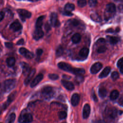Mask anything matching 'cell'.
I'll return each instance as SVG.
<instances>
[{
	"mask_svg": "<svg viewBox=\"0 0 123 123\" xmlns=\"http://www.w3.org/2000/svg\"><path fill=\"white\" fill-rule=\"evenodd\" d=\"M41 94L44 98L50 99L54 96V91L51 86H44L41 90Z\"/></svg>",
	"mask_w": 123,
	"mask_h": 123,
	"instance_id": "cell-3",
	"label": "cell"
},
{
	"mask_svg": "<svg viewBox=\"0 0 123 123\" xmlns=\"http://www.w3.org/2000/svg\"><path fill=\"white\" fill-rule=\"evenodd\" d=\"M102 64L99 62H97L93 64L90 68V72L92 74L98 73L102 68Z\"/></svg>",
	"mask_w": 123,
	"mask_h": 123,
	"instance_id": "cell-9",
	"label": "cell"
},
{
	"mask_svg": "<svg viewBox=\"0 0 123 123\" xmlns=\"http://www.w3.org/2000/svg\"><path fill=\"white\" fill-rule=\"evenodd\" d=\"M92 123H103V121L100 120H97L93 122Z\"/></svg>",
	"mask_w": 123,
	"mask_h": 123,
	"instance_id": "cell-48",
	"label": "cell"
},
{
	"mask_svg": "<svg viewBox=\"0 0 123 123\" xmlns=\"http://www.w3.org/2000/svg\"><path fill=\"white\" fill-rule=\"evenodd\" d=\"M119 95V92L117 90H113L111 91L110 94V99L112 100H114L116 99Z\"/></svg>",
	"mask_w": 123,
	"mask_h": 123,
	"instance_id": "cell-26",
	"label": "cell"
},
{
	"mask_svg": "<svg viewBox=\"0 0 123 123\" xmlns=\"http://www.w3.org/2000/svg\"><path fill=\"white\" fill-rule=\"evenodd\" d=\"M44 18V16H40L37 18L36 23V28H41V26L43 25V21Z\"/></svg>",
	"mask_w": 123,
	"mask_h": 123,
	"instance_id": "cell-27",
	"label": "cell"
},
{
	"mask_svg": "<svg viewBox=\"0 0 123 123\" xmlns=\"http://www.w3.org/2000/svg\"><path fill=\"white\" fill-rule=\"evenodd\" d=\"M107 38H108V39L109 42L111 44H115L117 43L120 40V38L117 37L108 36Z\"/></svg>",
	"mask_w": 123,
	"mask_h": 123,
	"instance_id": "cell-25",
	"label": "cell"
},
{
	"mask_svg": "<svg viewBox=\"0 0 123 123\" xmlns=\"http://www.w3.org/2000/svg\"><path fill=\"white\" fill-rule=\"evenodd\" d=\"M32 121V115L28 112L21 113L18 119V122L20 123H30Z\"/></svg>",
	"mask_w": 123,
	"mask_h": 123,
	"instance_id": "cell-4",
	"label": "cell"
},
{
	"mask_svg": "<svg viewBox=\"0 0 123 123\" xmlns=\"http://www.w3.org/2000/svg\"><path fill=\"white\" fill-rule=\"evenodd\" d=\"M5 45L8 48H11L13 46V44L11 42H5Z\"/></svg>",
	"mask_w": 123,
	"mask_h": 123,
	"instance_id": "cell-42",
	"label": "cell"
},
{
	"mask_svg": "<svg viewBox=\"0 0 123 123\" xmlns=\"http://www.w3.org/2000/svg\"><path fill=\"white\" fill-rule=\"evenodd\" d=\"M111 67L110 66H107L106 67L103 71L101 72V73L99 75V78H103L104 77H106L108 76V75L109 74V73L111 72Z\"/></svg>",
	"mask_w": 123,
	"mask_h": 123,
	"instance_id": "cell-19",
	"label": "cell"
},
{
	"mask_svg": "<svg viewBox=\"0 0 123 123\" xmlns=\"http://www.w3.org/2000/svg\"><path fill=\"white\" fill-rule=\"evenodd\" d=\"M50 24L53 26H58L60 22L58 20V15L56 12H52L50 16Z\"/></svg>",
	"mask_w": 123,
	"mask_h": 123,
	"instance_id": "cell-8",
	"label": "cell"
},
{
	"mask_svg": "<svg viewBox=\"0 0 123 123\" xmlns=\"http://www.w3.org/2000/svg\"><path fill=\"white\" fill-rule=\"evenodd\" d=\"M92 98H93V99L95 101H98V98H97L96 95H95V93H94V91H93V92L92 93Z\"/></svg>",
	"mask_w": 123,
	"mask_h": 123,
	"instance_id": "cell-44",
	"label": "cell"
},
{
	"mask_svg": "<svg viewBox=\"0 0 123 123\" xmlns=\"http://www.w3.org/2000/svg\"><path fill=\"white\" fill-rule=\"evenodd\" d=\"M19 51L20 53L27 59H31L34 57L33 53L25 48H21Z\"/></svg>",
	"mask_w": 123,
	"mask_h": 123,
	"instance_id": "cell-7",
	"label": "cell"
},
{
	"mask_svg": "<svg viewBox=\"0 0 123 123\" xmlns=\"http://www.w3.org/2000/svg\"><path fill=\"white\" fill-rule=\"evenodd\" d=\"M74 8H75V6L74 4L71 3H68L65 5L64 11L71 12L72 11L74 10Z\"/></svg>",
	"mask_w": 123,
	"mask_h": 123,
	"instance_id": "cell-22",
	"label": "cell"
},
{
	"mask_svg": "<svg viewBox=\"0 0 123 123\" xmlns=\"http://www.w3.org/2000/svg\"><path fill=\"white\" fill-rule=\"evenodd\" d=\"M98 0H88V4L90 7H95L97 3Z\"/></svg>",
	"mask_w": 123,
	"mask_h": 123,
	"instance_id": "cell-37",
	"label": "cell"
},
{
	"mask_svg": "<svg viewBox=\"0 0 123 123\" xmlns=\"http://www.w3.org/2000/svg\"><path fill=\"white\" fill-rule=\"evenodd\" d=\"M16 117V115L14 113H11L7 118L5 123H14Z\"/></svg>",
	"mask_w": 123,
	"mask_h": 123,
	"instance_id": "cell-23",
	"label": "cell"
},
{
	"mask_svg": "<svg viewBox=\"0 0 123 123\" xmlns=\"http://www.w3.org/2000/svg\"><path fill=\"white\" fill-rule=\"evenodd\" d=\"M15 62V59L13 57H9L6 60V63L9 67L13 66Z\"/></svg>",
	"mask_w": 123,
	"mask_h": 123,
	"instance_id": "cell-28",
	"label": "cell"
},
{
	"mask_svg": "<svg viewBox=\"0 0 123 123\" xmlns=\"http://www.w3.org/2000/svg\"><path fill=\"white\" fill-rule=\"evenodd\" d=\"M22 69V72L23 74L25 75L26 74H28L29 73L30 71V67L29 65L25 62H22L20 63Z\"/></svg>",
	"mask_w": 123,
	"mask_h": 123,
	"instance_id": "cell-16",
	"label": "cell"
},
{
	"mask_svg": "<svg viewBox=\"0 0 123 123\" xmlns=\"http://www.w3.org/2000/svg\"><path fill=\"white\" fill-rule=\"evenodd\" d=\"M107 50V48L104 45H101L99 46L97 49V52L99 53H104Z\"/></svg>",
	"mask_w": 123,
	"mask_h": 123,
	"instance_id": "cell-31",
	"label": "cell"
},
{
	"mask_svg": "<svg viewBox=\"0 0 123 123\" xmlns=\"http://www.w3.org/2000/svg\"><path fill=\"white\" fill-rule=\"evenodd\" d=\"M119 77V74L116 71L113 72L111 74V77L113 80H117Z\"/></svg>",
	"mask_w": 123,
	"mask_h": 123,
	"instance_id": "cell-34",
	"label": "cell"
},
{
	"mask_svg": "<svg viewBox=\"0 0 123 123\" xmlns=\"http://www.w3.org/2000/svg\"><path fill=\"white\" fill-rule=\"evenodd\" d=\"M105 43V40L103 38H100L98 39L97 41V44H104Z\"/></svg>",
	"mask_w": 123,
	"mask_h": 123,
	"instance_id": "cell-41",
	"label": "cell"
},
{
	"mask_svg": "<svg viewBox=\"0 0 123 123\" xmlns=\"http://www.w3.org/2000/svg\"><path fill=\"white\" fill-rule=\"evenodd\" d=\"M4 17V13L2 11H1V12H0V21H2V19H3Z\"/></svg>",
	"mask_w": 123,
	"mask_h": 123,
	"instance_id": "cell-47",
	"label": "cell"
},
{
	"mask_svg": "<svg viewBox=\"0 0 123 123\" xmlns=\"http://www.w3.org/2000/svg\"><path fill=\"white\" fill-rule=\"evenodd\" d=\"M42 52H43V50L41 49H38L36 51V53L37 56H40L42 54Z\"/></svg>",
	"mask_w": 123,
	"mask_h": 123,
	"instance_id": "cell-43",
	"label": "cell"
},
{
	"mask_svg": "<svg viewBox=\"0 0 123 123\" xmlns=\"http://www.w3.org/2000/svg\"><path fill=\"white\" fill-rule=\"evenodd\" d=\"M117 114V110L114 108H111L109 109H108L106 111L105 114L106 117L110 119V120H112L114 119L115 118H116Z\"/></svg>",
	"mask_w": 123,
	"mask_h": 123,
	"instance_id": "cell-6",
	"label": "cell"
},
{
	"mask_svg": "<svg viewBox=\"0 0 123 123\" xmlns=\"http://www.w3.org/2000/svg\"><path fill=\"white\" fill-rule=\"evenodd\" d=\"M17 12L22 21H25L26 18H29L31 16V13L25 9H18Z\"/></svg>",
	"mask_w": 123,
	"mask_h": 123,
	"instance_id": "cell-5",
	"label": "cell"
},
{
	"mask_svg": "<svg viewBox=\"0 0 123 123\" xmlns=\"http://www.w3.org/2000/svg\"><path fill=\"white\" fill-rule=\"evenodd\" d=\"M58 66L61 69L76 75H82L85 73L84 69L82 68H73L71 65L65 62H60L58 64Z\"/></svg>",
	"mask_w": 123,
	"mask_h": 123,
	"instance_id": "cell-1",
	"label": "cell"
},
{
	"mask_svg": "<svg viewBox=\"0 0 123 123\" xmlns=\"http://www.w3.org/2000/svg\"><path fill=\"white\" fill-rule=\"evenodd\" d=\"M120 73L121 74H123V66L120 67Z\"/></svg>",
	"mask_w": 123,
	"mask_h": 123,
	"instance_id": "cell-50",
	"label": "cell"
},
{
	"mask_svg": "<svg viewBox=\"0 0 123 123\" xmlns=\"http://www.w3.org/2000/svg\"><path fill=\"white\" fill-rule=\"evenodd\" d=\"M117 66L118 67H121L123 66V57L120 59L117 62Z\"/></svg>",
	"mask_w": 123,
	"mask_h": 123,
	"instance_id": "cell-39",
	"label": "cell"
},
{
	"mask_svg": "<svg viewBox=\"0 0 123 123\" xmlns=\"http://www.w3.org/2000/svg\"><path fill=\"white\" fill-rule=\"evenodd\" d=\"M91 18L92 20L96 22H100L101 21V19L100 17L97 14H92L91 15Z\"/></svg>",
	"mask_w": 123,
	"mask_h": 123,
	"instance_id": "cell-30",
	"label": "cell"
},
{
	"mask_svg": "<svg viewBox=\"0 0 123 123\" xmlns=\"http://www.w3.org/2000/svg\"><path fill=\"white\" fill-rule=\"evenodd\" d=\"M16 80L14 79H10L4 81L2 85L3 92L8 93L12 90L15 86Z\"/></svg>",
	"mask_w": 123,
	"mask_h": 123,
	"instance_id": "cell-2",
	"label": "cell"
},
{
	"mask_svg": "<svg viewBox=\"0 0 123 123\" xmlns=\"http://www.w3.org/2000/svg\"><path fill=\"white\" fill-rule=\"evenodd\" d=\"M80 101L79 95L77 93L74 94L71 98V103L74 106H77Z\"/></svg>",
	"mask_w": 123,
	"mask_h": 123,
	"instance_id": "cell-17",
	"label": "cell"
},
{
	"mask_svg": "<svg viewBox=\"0 0 123 123\" xmlns=\"http://www.w3.org/2000/svg\"><path fill=\"white\" fill-rule=\"evenodd\" d=\"M35 73H36V70L35 69H33L30 70V71L29 72V73L27 74V77H26V78L25 79V82H24V83L25 85H27L29 83L31 79L32 78L34 75L35 74Z\"/></svg>",
	"mask_w": 123,
	"mask_h": 123,
	"instance_id": "cell-18",
	"label": "cell"
},
{
	"mask_svg": "<svg viewBox=\"0 0 123 123\" xmlns=\"http://www.w3.org/2000/svg\"><path fill=\"white\" fill-rule=\"evenodd\" d=\"M49 78L52 80H56L59 78V75L55 74H50L48 75Z\"/></svg>",
	"mask_w": 123,
	"mask_h": 123,
	"instance_id": "cell-36",
	"label": "cell"
},
{
	"mask_svg": "<svg viewBox=\"0 0 123 123\" xmlns=\"http://www.w3.org/2000/svg\"><path fill=\"white\" fill-rule=\"evenodd\" d=\"M16 91H14L8 97V99L7 100V101H6V102L2 106V108L4 110L9 105L13 100V99H14V98L15 97V95H16Z\"/></svg>",
	"mask_w": 123,
	"mask_h": 123,
	"instance_id": "cell-12",
	"label": "cell"
},
{
	"mask_svg": "<svg viewBox=\"0 0 123 123\" xmlns=\"http://www.w3.org/2000/svg\"><path fill=\"white\" fill-rule=\"evenodd\" d=\"M113 31H114V30L112 28H109L106 30V32H109V33H112V32H113Z\"/></svg>",
	"mask_w": 123,
	"mask_h": 123,
	"instance_id": "cell-49",
	"label": "cell"
},
{
	"mask_svg": "<svg viewBox=\"0 0 123 123\" xmlns=\"http://www.w3.org/2000/svg\"><path fill=\"white\" fill-rule=\"evenodd\" d=\"M77 4L79 7H81V8L84 7L86 4V0H78L77 1Z\"/></svg>",
	"mask_w": 123,
	"mask_h": 123,
	"instance_id": "cell-33",
	"label": "cell"
},
{
	"mask_svg": "<svg viewBox=\"0 0 123 123\" xmlns=\"http://www.w3.org/2000/svg\"><path fill=\"white\" fill-rule=\"evenodd\" d=\"M10 28L13 31L17 32L22 29V25L18 21V20H16L10 25Z\"/></svg>",
	"mask_w": 123,
	"mask_h": 123,
	"instance_id": "cell-11",
	"label": "cell"
},
{
	"mask_svg": "<svg viewBox=\"0 0 123 123\" xmlns=\"http://www.w3.org/2000/svg\"><path fill=\"white\" fill-rule=\"evenodd\" d=\"M106 10L109 12L113 13L116 11V6L114 3H110L106 5Z\"/></svg>",
	"mask_w": 123,
	"mask_h": 123,
	"instance_id": "cell-21",
	"label": "cell"
},
{
	"mask_svg": "<svg viewBox=\"0 0 123 123\" xmlns=\"http://www.w3.org/2000/svg\"><path fill=\"white\" fill-rule=\"evenodd\" d=\"M107 90L104 87H100L98 89V95L101 98H105L107 95Z\"/></svg>",
	"mask_w": 123,
	"mask_h": 123,
	"instance_id": "cell-29",
	"label": "cell"
},
{
	"mask_svg": "<svg viewBox=\"0 0 123 123\" xmlns=\"http://www.w3.org/2000/svg\"><path fill=\"white\" fill-rule=\"evenodd\" d=\"M89 53V49L88 48L84 47L82 48L79 52V55L80 57L83 58H86Z\"/></svg>",
	"mask_w": 123,
	"mask_h": 123,
	"instance_id": "cell-20",
	"label": "cell"
},
{
	"mask_svg": "<svg viewBox=\"0 0 123 123\" xmlns=\"http://www.w3.org/2000/svg\"><path fill=\"white\" fill-rule=\"evenodd\" d=\"M17 45H23L24 44V40L23 38H21L19 40H18L17 42Z\"/></svg>",
	"mask_w": 123,
	"mask_h": 123,
	"instance_id": "cell-45",
	"label": "cell"
},
{
	"mask_svg": "<svg viewBox=\"0 0 123 123\" xmlns=\"http://www.w3.org/2000/svg\"><path fill=\"white\" fill-rule=\"evenodd\" d=\"M63 52V49L62 47L61 46H60L57 49L56 52V55L57 56H60L62 54Z\"/></svg>",
	"mask_w": 123,
	"mask_h": 123,
	"instance_id": "cell-35",
	"label": "cell"
},
{
	"mask_svg": "<svg viewBox=\"0 0 123 123\" xmlns=\"http://www.w3.org/2000/svg\"><path fill=\"white\" fill-rule=\"evenodd\" d=\"M43 78V75L42 74H39L37 75L36 77L33 79L30 84V86L31 87H34L36 86Z\"/></svg>",
	"mask_w": 123,
	"mask_h": 123,
	"instance_id": "cell-13",
	"label": "cell"
},
{
	"mask_svg": "<svg viewBox=\"0 0 123 123\" xmlns=\"http://www.w3.org/2000/svg\"><path fill=\"white\" fill-rule=\"evenodd\" d=\"M83 77L82 76V75H76V76L75 78V80L76 82L81 83L83 81Z\"/></svg>",
	"mask_w": 123,
	"mask_h": 123,
	"instance_id": "cell-38",
	"label": "cell"
},
{
	"mask_svg": "<svg viewBox=\"0 0 123 123\" xmlns=\"http://www.w3.org/2000/svg\"><path fill=\"white\" fill-rule=\"evenodd\" d=\"M44 36V32L41 29V28H36L33 34V38L36 40H38L42 38Z\"/></svg>",
	"mask_w": 123,
	"mask_h": 123,
	"instance_id": "cell-10",
	"label": "cell"
},
{
	"mask_svg": "<svg viewBox=\"0 0 123 123\" xmlns=\"http://www.w3.org/2000/svg\"><path fill=\"white\" fill-rule=\"evenodd\" d=\"M50 25H49V24H46L45 25V29H46L47 31H48L50 29Z\"/></svg>",
	"mask_w": 123,
	"mask_h": 123,
	"instance_id": "cell-46",
	"label": "cell"
},
{
	"mask_svg": "<svg viewBox=\"0 0 123 123\" xmlns=\"http://www.w3.org/2000/svg\"><path fill=\"white\" fill-rule=\"evenodd\" d=\"M67 116V113L64 111H61L58 113V117L59 119L62 120L65 119Z\"/></svg>",
	"mask_w": 123,
	"mask_h": 123,
	"instance_id": "cell-32",
	"label": "cell"
},
{
	"mask_svg": "<svg viewBox=\"0 0 123 123\" xmlns=\"http://www.w3.org/2000/svg\"><path fill=\"white\" fill-rule=\"evenodd\" d=\"M71 23L73 26H77L79 24V22L78 20L74 19L71 21Z\"/></svg>",
	"mask_w": 123,
	"mask_h": 123,
	"instance_id": "cell-40",
	"label": "cell"
},
{
	"mask_svg": "<svg viewBox=\"0 0 123 123\" xmlns=\"http://www.w3.org/2000/svg\"><path fill=\"white\" fill-rule=\"evenodd\" d=\"M90 113V107L88 104H86L83 109V117L84 119H87Z\"/></svg>",
	"mask_w": 123,
	"mask_h": 123,
	"instance_id": "cell-14",
	"label": "cell"
},
{
	"mask_svg": "<svg viewBox=\"0 0 123 123\" xmlns=\"http://www.w3.org/2000/svg\"><path fill=\"white\" fill-rule=\"evenodd\" d=\"M81 39V36L79 33L74 34L72 37V41L74 43L76 44L79 43Z\"/></svg>",
	"mask_w": 123,
	"mask_h": 123,
	"instance_id": "cell-24",
	"label": "cell"
},
{
	"mask_svg": "<svg viewBox=\"0 0 123 123\" xmlns=\"http://www.w3.org/2000/svg\"><path fill=\"white\" fill-rule=\"evenodd\" d=\"M61 83L63 86L68 90H72L74 89V84L70 81L62 80L61 81Z\"/></svg>",
	"mask_w": 123,
	"mask_h": 123,
	"instance_id": "cell-15",
	"label": "cell"
}]
</instances>
